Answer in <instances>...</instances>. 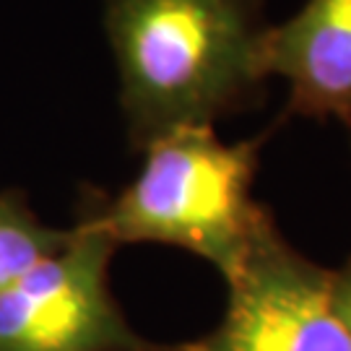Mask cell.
Masks as SVG:
<instances>
[{
  "instance_id": "6da1fadb",
  "label": "cell",
  "mask_w": 351,
  "mask_h": 351,
  "mask_svg": "<svg viewBox=\"0 0 351 351\" xmlns=\"http://www.w3.org/2000/svg\"><path fill=\"white\" fill-rule=\"evenodd\" d=\"M268 29L263 0H104L130 146L255 104Z\"/></svg>"
},
{
  "instance_id": "7a4b0ae2",
  "label": "cell",
  "mask_w": 351,
  "mask_h": 351,
  "mask_svg": "<svg viewBox=\"0 0 351 351\" xmlns=\"http://www.w3.org/2000/svg\"><path fill=\"white\" fill-rule=\"evenodd\" d=\"M261 141L224 143L213 125L177 128L143 149L141 172L114 198L81 211L120 245L180 247L232 278L271 213L252 198Z\"/></svg>"
},
{
  "instance_id": "3957f363",
  "label": "cell",
  "mask_w": 351,
  "mask_h": 351,
  "mask_svg": "<svg viewBox=\"0 0 351 351\" xmlns=\"http://www.w3.org/2000/svg\"><path fill=\"white\" fill-rule=\"evenodd\" d=\"M114 250L112 237L81 211L60 250L0 291V351H164L114 300Z\"/></svg>"
},
{
  "instance_id": "277c9868",
  "label": "cell",
  "mask_w": 351,
  "mask_h": 351,
  "mask_svg": "<svg viewBox=\"0 0 351 351\" xmlns=\"http://www.w3.org/2000/svg\"><path fill=\"white\" fill-rule=\"evenodd\" d=\"M224 284L221 320L177 351H351L330 300V271L291 247L274 216Z\"/></svg>"
},
{
  "instance_id": "5b68a950",
  "label": "cell",
  "mask_w": 351,
  "mask_h": 351,
  "mask_svg": "<svg viewBox=\"0 0 351 351\" xmlns=\"http://www.w3.org/2000/svg\"><path fill=\"white\" fill-rule=\"evenodd\" d=\"M265 73L287 81L289 112L351 125V0H307L271 26Z\"/></svg>"
},
{
  "instance_id": "8992f818",
  "label": "cell",
  "mask_w": 351,
  "mask_h": 351,
  "mask_svg": "<svg viewBox=\"0 0 351 351\" xmlns=\"http://www.w3.org/2000/svg\"><path fill=\"white\" fill-rule=\"evenodd\" d=\"M71 229L45 224L21 190H0V291L58 252Z\"/></svg>"
},
{
  "instance_id": "52a82bcc",
  "label": "cell",
  "mask_w": 351,
  "mask_h": 351,
  "mask_svg": "<svg viewBox=\"0 0 351 351\" xmlns=\"http://www.w3.org/2000/svg\"><path fill=\"white\" fill-rule=\"evenodd\" d=\"M330 300L333 310L351 336V258L341 268L330 271Z\"/></svg>"
}]
</instances>
